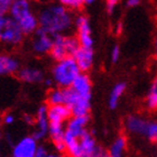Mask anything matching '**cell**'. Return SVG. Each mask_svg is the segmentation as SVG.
<instances>
[{
  "label": "cell",
  "instance_id": "6da1fadb",
  "mask_svg": "<svg viewBox=\"0 0 157 157\" xmlns=\"http://www.w3.org/2000/svg\"><path fill=\"white\" fill-rule=\"evenodd\" d=\"M39 27L51 35L61 34L69 29L72 25V18L64 5H51L46 7L38 15Z\"/></svg>",
  "mask_w": 157,
  "mask_h": 157
},
{
  "label": "cell",
  "instance_id": "7a4b0ae2",
  "mask_svg": "<svg viewBox=\"0 0 157 157\" xmlns=\"http://www.w3.org/2000/svg\"><path fill=\"white\" fill-rule=\"evenodd\" d=\"M80 73L81 70L75 59L73 56H67L61 61H57L53 69V78L61 88H67L71 86Z\"/></svg>",
  "mask_w": 157,
  "mask_h": 157
},
{
  "label": "cell",
  "instance_id": "3957f363",
  "mask_svg": "<svg viewBox=\"0 0 157 157\" xmlns=\"http://www.w3.org/2000/svg\"><path fill=\"white\" fill-rule=\"evenodd\" d=\"M53 37V47L49 53L56 61H61L67 56H73L76 49L81 46L78 38L75 37L64 36L62 34H56Z\"/></svg>",
  "mask_w": 157,
  "mask_h": 157
},
{
  "label": "cell",
  "instance_id": "277c9868",
  "mask_svg": "<svg viewBox=\"0 0 157 157\" xmlns=\"http://www.w3.org/2000/svg\"><path fill=\"white\" fill-rule=\"evenodd\" d=\"M24 32L16 19L7 15H0V39L9 45H18L23 40Z\"/></svg>",
  "mask_w": 157,
  "mask_h": 157
},
{
  "label": "cell",
  "instance_id": "5b68a950",
  "mask_svg": "<svg viewBox=\"0 0 157 157\" xmlns=\"http://www.w3.org/2000/svg\"><path fill=\"white\" fill-rule=\"evenodd\" d=\"M64 92V105L71 109L73 116H86L91 108V99L78 94L72 88H63Z\"/></svg>",
  "mask_w": 157,
  "mask_h": 157
},
{
  "label": "cell",
  "instance_id": "8992f818",
  "mask_svg": "<svg viewBox=\"0 0 157 157\" xmlns=\"http://www.w3.org/2000/svg\"><path fill=\"white\" fill-rule=\"evenodd\" d=\"M34 136H27V137L20 139L13 148V157H35L37 149V143Z\"/></svg>",
  "mask_w": 157,
  "mask_h": 157
},
{
  "label": "cell",
  "instance_id": "52a82bcc",
  "mask_svg": "<svg viewBox=\"0 0 157 157\" xmlns=\"http://www.w3.org/2000/svg\"><path fill=\"white\" fill-rule=\"evenodd\" d=\"M75 26L78 29V38L81 46L86 48H93V38L91 36V27L88 18L85 16L76 17Z\"/></svg>",
  "mask_w": 157,
  "mask_h": 157
},
{
  "label": "cell",
  "instance_id": "ba28073f",
  "mask_svg": "<svg viewBox=\"0 0 157 157\" xmlns=\"http://www.w3.org/2000/svg\"><path fill=\"white\" fill-rule=\"evenodd\" d=\"M53 35L48 34L42 27H38L35 32V37L33 40V49L38 54H45L51 52L53 47Z\"/></svg>",
  "mask_w": 157,
  "mask_h": 157
},
{
  "label": "cell",
  "instance_id": "9c48e42d",
  "mask_svg": "<svg viewBox=\"0 0 157 157\" xmlns=\"http://www.w3.org/2000/svg\"><path fill=\"white\" fill-rule=\"evenodd\" d=\"M37 130L34 132V138L36 140L43 139L49 131V119H48V107L46 105H40L37 111L36 117Z\"/></svg>",
  "mask_w": 157,
  "mask_h": 157
},
{
  "label": "cell",
  "instance_id": "30bf717a",
  "mask_svg": "<svg viewBox=\"0 0 157 157\" xmlns=\"http://www.w3.org/2000/svg\"><path fill=\"white\" fill-rule=\"evenodd\" d=\"M73 57L78 64L81 72H88L91 69L92 63H93V48H86V47L80 46L76 49V52L73 54Z\"/></svg>",
  "mask_w": 157,
  "mask_h": 157
},
{
  "label": "cell",
  "instance_id": "8fae6325",
  "mask_svg": "<svg viewBox=\"0 0 157 157\" xmlns=\"http://www.w3.org/2000/svg\"><path fill=\"white\" fill-rule=\"evenodd\" d=\"M71 109L64 103L48 105V119L49 122H63L69 120L72 117Z\"/></svg>",
  "mask_w": 157,
  "mask_h": 157
},
{
  "label": "cell",
  "instance_id": "7c38bea8",
  "mask_svg": "<svg viewBox=\"0 0 157 157\" xmlns=\"http://www.w3.org/2000/svg\"><path fill=\"white\" fill-rule=\"evenodd\" d=\"M80 145H81V157H93L97 151V144L92 135L85 129L80 136Z\"/></svg>",
  "mask_w": 157,
  "mask_h": 157
},
{
  "label": "cell",
  "instance_id": "4fadbf2b",
  "mask_svg": "<svg viewBox=\"0 0 157 157\" xmlns=\"http://www.w3.org/2000/svg\"><path fill=\"white\" fill-rule=\"evenodd\" d=\"M71 86L78 92V94L91 99V80L86 74H84V72H81L76 76Z\"/></svg>",
  "mask_w": 157,
  "mask_h": 157
},
{
  "label": "cell",
  "instance_id": "5bb4252c",
  "mask_svg": "<svg viewBox=\"0 0 157 157\" xmlns=\"http://www.w3.org/2000/svg\"><path fill=\"white\" fill-rule=\"evenodd\" d=\"M148 126H149L148 121L144 120V119H141L139 117H136V116H130L126 120V127L132 134H139L146 136Z\"/></svg>",
  "mask_w": 157,
  "mask_h": 157
},
{
  "label": "cell",
  "instance_id": "9a60e30c",
  "mask_svg": "<svg viewBox=\"0 0 157 157\" xmlns=\"http://www.w3.org/2000/svg\"><path fill=\"white\" fill-rule=\"evenodd\" d=\"M19 71V62L9 55L0 56V74L8 75Z\"/></svg>",
  "mask_w": 157,
  "mask_h": 157
},
{
  "label": "cell",
  "instance_id": "2e32d148",
  "mask_svg": "<svg viewBox=\"0 0 157 157\" xmlns=\"http://www.w3.org/2000/svg\"><path fill=\"white\" fill-rule=\"evenodd\" d=\"M18 24H19V26L21 27L24 34L28 35V34H32L36 32V29L38 28L39 21H38V18H36V16L30 11V13H28L27 15H25L23 18H20V19L18 20Z\"/></svg>",
  "mask_w": 157,
  "mask_h": 157
},
{
  "label": "cell",
  "instance_id": "e0dca14e",
  "mask_svg": "<svg viewBox=\"0 0 157 157\" xmlns=\"http://www.w3.org/2000/svg\"><path fill=\"white\" fill-rule=\"evenodd\" d=\"M18 78L27 83H38L43 81V73L34 67H25L18 71Z\"/></svg>",
  "mask_w": 157,
  "mask_h": 157
},
{
  "label": "cell",
  "instance_id": "ac0fdd59",
  "mask_svg": "<svg viewBox=\"0 0 157 157\" xmlns=\"http://www.w3.org/2000/svg\"><path fill=\"white\" fill-rule=\"evenodd\" d=\"M30 13V5L27 0H13V3L10 9V16L17 21L23 18L25 15Z\"/></svg>",
  "mask_w": 157,
  "mask_h": 157
},
{
  "label": "cell",
  "instance_id": "d6986e66",
  "mask_svg": "<svg viewBox=\"0 0 157 157\" xmlns=\"http://www.w3.org/2000/svg\"><path fill=\"white\" fill-rule=\"evenodd\" d=\"M126 90V83L124 82H120V83H117V84L113 86V89L110 92V95H109V108L110 109H116L118 105V101L120 97L122 95V93Z\"/></svg>",
  "mask_w": 157,
  "mask_h": 157
},
{
  "label": "cell",
  "instance_id": "ffe728a7",
  "mask_svg": "<svg viewBox=\"0 0 157 157\" xmlns=\"http://www.w3.org/2000/svg\"><path fill=\"white\" fill-rule=\"evenodd\" d=\"M124 148H126V138L124 136L118 137L113 144L111 145V147L109 149V155L111 157H120L122 156Z\"/></svg>",
  "mask_w": 157,
  "mask_h": 157
},
{
  "label": "cell",
  "instance_id": "44dd1931",
  "mask_svg": "<svg viewBox=\"0 0 157 157\" xmlns=\"http://www.w3.org/2000/svg\"><path fill=\"white\" fill-rule=\"evenodd\" d=\"M47 103H48V105L64 103V92H63V88L54 89V90H52V91L49 92L48 97H47Z\"/></svg>",
  "mask_w": 157,
  "mask_h": 157
},
{
  "label": "cell",
  "instance_id": "7402d4cb",
  "mask_svg": "<svg viewBox=\"0 0 157 157\" xmlns=\"http://www.w3.org/2000/svg\"><path fill=\"white\" fill-rule=\"evenodd\" d=\"M147 107L151 110L157 109V78L153 81L151 89H149V93L147 97Z\"/></svg>",
  "mask_w": 157,
  "mask_h": 157
},
{
  "label": "cell",
  "instance_id": "603a6c76",
  "mask_svg": "<svg viewBox=\"0 0 157 157\" xmlns=\"http://www.w3.org/2000/svg\"><path fill=\"white\" fill-rule=\"evenodd\" d=\"M146 136L151 141H157V122H149Z\"/></svg>",
  "mask_w": 157,
  "mask_h": 157
},
{
  "label": "cell",
  "instance_id": "cb8c5ba5",
  "mask_svg": "<svg viewBox=\"0 0 157 157\" xmlns=\"http://www.w3.org/2000/svg\"><path fill=\"white\" fill-rule=\"evenodd\" d=\"M59 2L64 5L67 8H72V9H75L81 7L83 3L85 2V0H59Z\"/></svg>",
  "mask_w": 157,
  "mask_h": 157
},
{
  "label": "cell",
  "instance_id": "d4e9b609",
  "mask_svg": "<svg viewBox=\"0 0 157 157\" xmlns=\"http://www.w3.org/2000/svg\"><path fill=\"white\" fill-rule=\"evenodd\" d=\"M13 0H0V15H7L10 13Z\"/></svg>",
  "mask_w": 157,
  "mask_h": 157
},
{
  "label": "cell",
  "instance_id": "484cf974",
  "mask_svg": "<svg viewBox=\"0 0 157 157\" xmlns=\"http://www.w3.org/2000/svg\"><path fill=\"white\" fill-rule=\"evenodd\" d=\"M119 57H120V47L118 45H115V47L111 51V62L117 63Z\"/></svg>",
  "mask_w": 157,
  "mask_h": 157
},
{
  "label": "cell",
  "instance_id": "4316f807",
  "mask_svg": "<svg viewBox=\"0 0 157 157\" xmlns=\"http://www.w3.org/2000/svg\"><path fill=\"white\" fill-rule=\"evenodd\" d=\"M47 156H49L47 149H46L44 146H40V145L37 146L36 155H35V157H47Z\"/></svg>",
  "mask_w": 157,
  "mask_h": 157
},
{
  "label": "cell",
  "instance_id": "83f0119b",
  "mask_svg": "<svg viewBox=\"0 0 157 157\" xmlns=\"http://www.w3.org/2000/svg\"><path fill=\"white\" fill-rule=\"evenodd\" d=\"M119 0H107V11L109 13H112L115 10V7L118 5Z\"/></svg>",
  "mask_w": 157,
  "mask_h": 157
},
{
  "label": "cell",
  "instance_id": "f1b7e54d",
  "mask_svg": "<svg viewBox=\"0 0 157 157\" xmlns=\"http://www.w3.org/2000/svg\"><path fill=\"white\" fill-rule=\"evenodd\" d=\"M105 156H110V155H109V153H107V151H105L102 147L98 146V147H97V151H95V153H94V156L93 157H105Z\"/></svg>",
  "mask_w": 157,
  "mask_h": 157
},
{
  "label": "cell",
  "instance_id": "f546056e",
  "mask_svg": "<svg viewBox=\"0 0 157 157\" xmlns=\"http://www.w3.org/2000/svg\"><path fill=\"white\" fill-rule=\"evenodd\" d=\"M15 121V117L13 115H6L3 117V122L6 124H11Z\"/></svg>",
  "mask_w": 157,
  "mask_h": 157
},
{
  "label": "cell",
  "instance_id": "4dcf8cb0",
  "mask_svg": "<svg viewBox=\"0 0 157 157\" xmlns=\"http://www.w3.org/2000/svg\"><path fill=\"white\" fill-rule=\"evenodd\" d=\"M140 0H127V6L128 7H136L139 5Z\"/></svg>",
  "mask_w": 157,
  "mask_h": 157
},
{
  "label": "cell",
  "instance_id": "1f68e13d",
  "mask_svg": "<svg viewBox=\"0 0 157 157\" xmlns=\"http://www.w3.org/2000/svg\"><path fill=\"white\" fill-rule=\"evenodd\" d=\"M25 121H26L27 124H34L35 121H36V119L34 120V118L33 117H30V116H25Z\"/></svg>",
  "mask_w": 157,
  "mask_h": 157
},
{
  "label": "cell",
  "instance_id": "d6a6232c",
  "mask_svg": "<svg viewBox=\"0 0 157 157\" xmlns=\"http://www.w3.org/2000/svg\"><path fill=\"white\" fill-rule=\"evenodd\" d=\"M155 59L157 63V37L155 38Z\"/></svg>",
  "mask_w": 157,
  "mask_h": 157
},
{
  "label": "cell",
  "instance_id": "836d02e7",
  "mask_svg": "<svg viewBox=\"0 0 157 157\" xmlns=\"http://www.w3.org/2000/svg\"><path fill=\"white\" fill-rule=\"evenodd\" d=\"M121 27H122V25H121V23L118 24V26H117V33H121Z\"/></svg>",
  "mask_w": 157,
  "mask_h": 157
},
{
  "label": "cell",
  "instance_id": "e575fe53",
  "mask_svg": "<svg viewBox=\"0 0 157 157\" xmlns=\"http://www.w3.org/2000/svg\"><path fill=\"white\" fill-rule=\"evenodd\" d=\"M95 0H85V3H88V5H90V3H93Z\"/></svg>",
  "mask_w": 157,
  "mask_h": 157
},
{
  "label": "cell",
  "instance_id": "d590c367",
  "mask_svg": "<svg viewBox=\"0 0 157 157\" xmlns=\"http://www.w3.org/2000/svg\"><path fill=\"white\" fill-rule=\"evenodd\" d=\"M45 84L46 85H51V80H46V81H45Z\"/></svg>",
  "mask_w": 157,
  "mask_h": 157
}]
</instances>
